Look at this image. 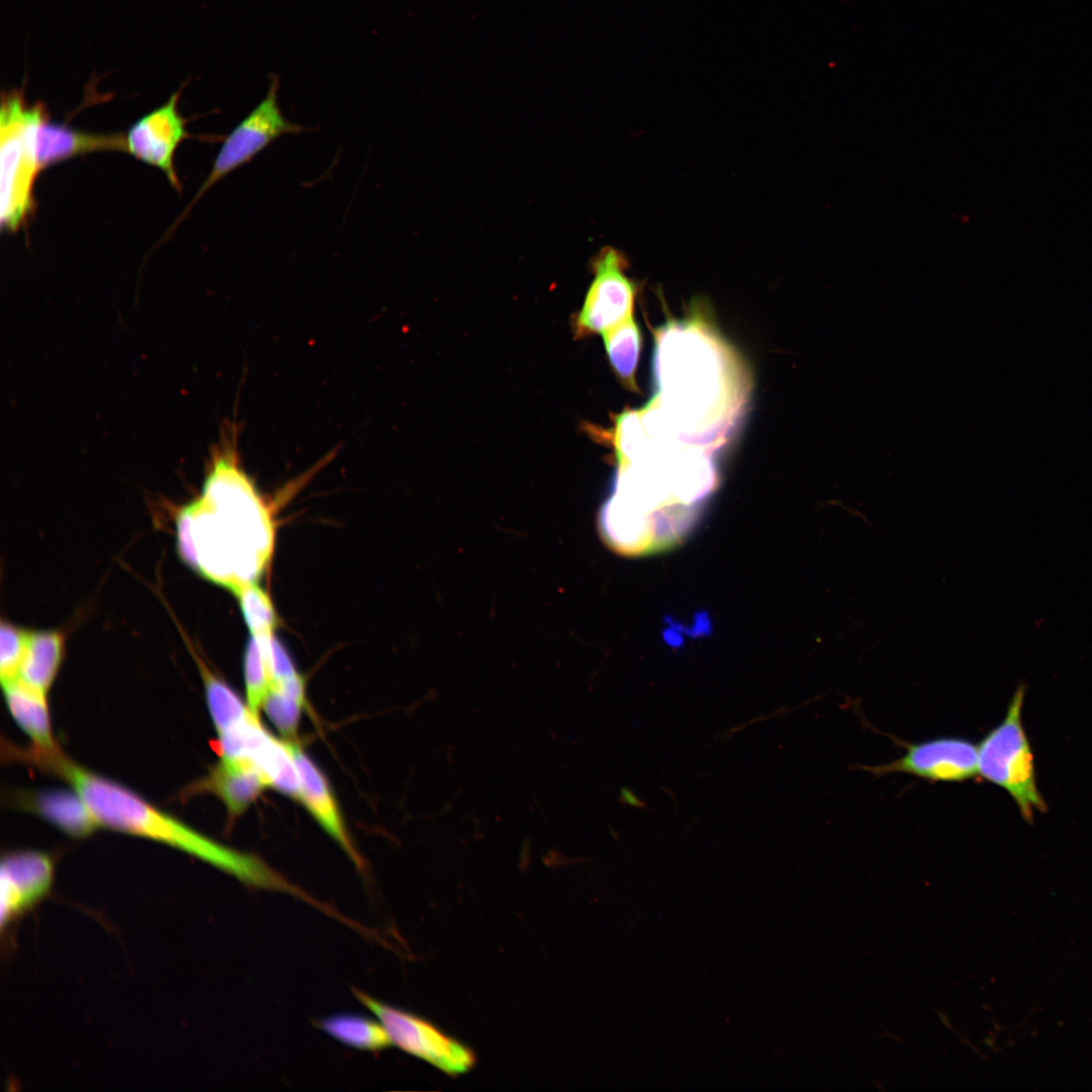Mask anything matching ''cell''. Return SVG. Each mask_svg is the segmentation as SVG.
Segmentation results:
<instances>
[{
  "label": "cell",
  "instance_id": "obj_12",
  "mask_svg": "<svg viewBox=\"0 0 1092 1092\" xmlns=\"http://www.w3.org/2000/svg\"><path fill=\"white\" fill-rule=\"evenodd\" d=\"M53 858L37 850H16L1 861V925L9 926L37 904L51 889Z\"/></svg>",
  "mask_w": 1092,
  "mask_h": 1092
},
{
  "label": "cell",
  "instance_id": "obj_22",
  "mask_svg": "<svg viewBox=\"0 0 1092 1092\" xmlns=\"http://www.w3.org/2000/svg\"><path fill=\"white\" fill-rule=\"evenodd\" d=\"M244 680L246 703L253 715L259 717L271 688V676L264 645L261 639L254 635L248 640L245 649Z\"/></svg>",
  "mask_w": 1092,
  "mask_h": 1092
},
{
  "label": "cell",
  "instance_id": "obj_2",
  "mask_svg": "<svg viewBox=\"0 0 1092 1092\" xmlns=\"http://www.w3.org/2000/svg\"><path fill=\"white\" fill-rule=\"evenodd\" d=\"M692 307L654 332V394L639 413L649 431L715 453L742 423L751 378L704 308Z\"/></svg>",
  "mask_w": 1092,
  "mask_h": 1092
},
{
  "label": "cell",
  "instance_id": "obj_24",
  "mask_svg": "<svg viewBox=\"0 0 1092 1092\" xmlns=\"http://www.w3.org/2000/svg\"><path fill=\"white\" fill-rule=\"evenodd\" d=\"M304 705L305 702L278 688L271 687L262 709L286 740H295Z\"/></svg>",
  "mask_w": 1092,
  "mask_h": 1092
},
{
  "label": "cell",
  "instance_id": "obj_3",
  "mask_svg": "<svg viewBox=\"0 0 1092 1092\" xmlns=\"http://www.w3.org/2000/svg\"><path fill=\"white\" fill-rule=\"evenodd\" d=\"M176 536L181 559L233 594L266 572L275 544L272 511L233 444L212 453L200 494L178 513Z\"/></svg>",
  "mask_w": 1092,
  "mask_h": 1092
},
{
  "label": "cell",
  "instance_id": "obj_10",
  "mask_svg": "<svg viewBox=\"0 0 1092 1092\" xmlns=\"http://www.w3.org/2000/svg\"><path fill=\"white\" fill-rule=\"evenodd\" d=\"M863 768L875 776L903 772L930 782H964L978 775V746L962 737H936L907 743L900 758Z\"/></svg>",
  "mask_w": 1092,
  "mask_h": 1092
},
{
  "label": "cell",
  "instance_id": "obj_13",
  "mask_svg": "<svg viewBox=\"0 0 1092 1092\" xmlns=\"http://www.w3.org/2000/svg\"><path fill=\"white\" fill-rule=\"evenodd\" d=\"M287 742L298 772L297 801L305 807L316 823L338 843L357 868L362 869L363 858L349 834L327 777L296 740H287Z\"/></svg>",
  "mask_w": 1092,
  "mask_h": 1092
},
{
  "label": "cell",
  "instance_id": "obj_9",
  "mask_svg": "<svg viewBox=\"0 0 1092 1092\" xmlns=\"http://www.w3.org/2000/svg\"><path fill=\"white\" fill-rule=\"evenodd\" d=\"M627 266L623 254L612 247L594 259V278L573 320L576 338L604 334L633 316L637 287L626 274Z\"/></svg>",
  "mask_w": 1092,
  "mask_h": 1092
},
{
  "label": "cell",
  "instance_id": "obj_4",
  "mask_svg": "<svg viewBox=\"0 0 1092 1092\" xmlns=\"http://www.w3.org/2000/svg\"><path fill=\"white\" fill-rule=\"evenodd\" d=\"M37 765L71 786L88 807L98 827L161 842L197 857L251 887L279 891L305 902L311 901L307 893L261 857L206 836L123 785L72 761L61 750L42 757Z\"/></svg>",
  "mask_w": 1092,
  "mask_h": 1092
},
{
  "label": "cell",
  "instance_id": "obj_14",
  "mask_svg": "<svg viewBox=\"0 0 1092 1092\" xmlns=\"http://www.w3.org/2000/svg\"><path fill=\"white\" fill-rule=\"evenodd\" d=\"M269 788L268 782L248 758L219 757L208 775L191 786L190 793L214 794L224 805L229 817L241 816Z\"/></svg>",
  "mask_w": 1092,
  "mask_h": 1092
},
{
  "label": "cell",
  "instance_id": "obj_16",
  "mask_svg": "<svg viewBox=\"0 0 1092 1092\" xmlns=\"http://www.w3.org/2000/svg\"><path fill=\"white\" fill-rule=\"evenodd\" d=\"M7 708L18 727L30 738V748L54 751L59 748L53 734L48 694L14 678L2 684Z\"/></svg>",
  "mask_w": 1092,
  "mask_h": 1092
},
{
  "label": "cell",
  "instance_id": "obj_5",
  "mask_svg": "<svg viewBox=\"0 0 1092 1092\" xmlns=\"http://www.w3.org/2000/svg\"><path fill=\"white\" fill-rule=\"evenodd\" d=\"M48 118L40 103L28 105L18 91L2 96L0 110V222L14 232L33 209V184L40 172L36 138Z\"/></svg>",
  "mask_w": 1092,
  "mask_h": 1092
},
{
  "label": "cell",
  "instance_id": "obj_6",
  "mask_svg": "<svg viewBox=\"0 0 1092 1092\" xmlns=\"http://www.w3.org/2000/svg\"><path fill=\"white\" fill-rule=\"evenodd\" d=\"M1025 693V684L1019 682L1003 720L980 741L978 772L1005 790L1023 819L1031 822L1034 812H1043L1046 806L1037 789L1033 753L1021 719Z\"/></svg>",
  "mask_w": 1092,
  "mask_h": 1092
},
{
  "label": "cell",
  "instance_id": "obj_23",
  "mask_svg": "<svg viewBox=\"0 0 1092 1092\" xmlns=\"http://www.w3.org/2000/svg\"><path fill=\"white\" fill-rule=\"evenodd\" d=\"M234 595L239 601L243 618L251 635L274 634L278 626V616L270 596L258 582L247 583Z\"/></svg>",
  "mask_w": 1092,
  "mask_h": 1092
},
{
  "label": "cell",
  "instance_id": "obj_21",
  "mask_svg": "<svg viewBox=\"0 0 1092 1092\" xmlns=\"http://www.w3.org/2000/svg\"><path fill=\"white\" fill-rule=\"evenodd\" d=\"M603 335L609 362L622 384L638 391L636 370L641 350V333L632 317L608 330Z\"/></svg>",
  "mask_w": 1092,
  "mask_h": 1092
},
{
  "label": "cell",
  "instance_id": "obj_8",
  "mask_svg": "<svg viewBox=\"0 0 1092 1092\" xmlns=\"http://www.w3.org/2000/svg\"><path fill=\"white\" fill-rule=\"evenodd\" d=\"M352 992L381 1022L391 1043L403 1052L448 1075H459L473 1067L474 1054L428 1020L388 1005L359 989L353 988Z\"/></svg>",
  "mask_w": 1092,
  "mask_h": 1092
},
{
  "label": "cell",
  "instance_id": "obj_7",
  "mask_svg": "<svg viewBox=\"0 0 1092 1092\" xmlns=\"http://www.w3.org/2000/svg\"><path fill=\"white\" fill-rule=\"evenodd\" d=\"M279 78L272 75L264 98L231 130L217 152L211 170L197 191L191 205L215 183L238 168L250 163L273 142L286 134L308 130L287 119L278 102ZM189 206V207H190Z\"/></svg>",
  "mask_w": 1092,
  "mask_h": 1092
},
{
  "label": "cell",
  "instance_id": "obj_1",
  "mask_svg": "<svg viewBox=\"0 0 1092 1092\" xmlns=\"http://www.w3.org/2000/svg\"><path fill=\"white\" fill-rule=\"evenodd\" d=\"M604 437L614 449L617 469L600 515L606 542L626 555L678 543L718 486L714 453L650 434L638 410L616 416Z\"/></svg>",
  "mask_w": 1092,
  "mask_h": 1092
},
{
  "label": "cell",
  "instance_id": "obj_18",
  "mask_svg": "<svg viewBox=\"0 0 1092 1092\" xmlns=\"http://www.w3.org/2000/svg\"><path fill=\"white\" fill-rule=\"evenodd\" d=\"M65 652V638L58 631L28 632L17 678L48 694Z\"/></svg>",
  "mask_w": 1092,
  "mask_h": 1092
},
{
  "label": "cell",
  "instance_id": "obj_19",
  "mask_svg": "<svg viewBox=\"0 0 1092 1092\" xmlns=\"http://www.w3.org/2000/svg\"><path fill=\"white\" fill-rule=\"evenodd\" d=\"M188 647L201 675L206 705L216 734L218 736L226 733L245 722L253 713L237 692L208 667L190 643Z\"/></svg>",
  "mask_w": 1092,
  "mask_h": 1092
},
{
  "label": "cell",
  "instance_id": "obj_15",
  "mask_svg": "<svg viewBox=\"0 0 1092 1092\" xmlns=\"http://www.w3.org/2000/svg\"><path fill=\"white\" fill-rule=\"evenodd\" d=\"M99 151H126L122 134L80 131L43 120L37 130L36 158L39 171L70 158Z\"/></svg>",
  "mask_w": 1092,
  "mask_h": 1092
},
{
  "label": "cell",
  "instance_id": "obj_11",
  "mask_svg": "<svg viewBox=\"0 0 1092 1092\" xmlns=\"http://www.w3.org/2000/svg\"><path fill=\"white\" fill-rule=\"evenodd\" d=\"M179 92L159 108L136 120L125 136L126 152L164 172L171 185L180 189L174 168L178 145L188 136L186 121L178 111Z\"/></svg>",
  "mask_w": 1092,
  "mask_h": 1092
},
{
  "label": "cell",
  "instance_id": "obj_17",
  "mask_svg": "<svg viewBox=\"0 0 1092 1092\" xmlns=\"http://www.w3.org/2000/svg\"><path fill=\"white\" fill-rule=\"evenodd\" d=\"M19 802L23 808L72 837H86L98 827L88 807L73 789L31 792L22 795Z\"/></svg>",
  "mask_w": 1092,
  "mask_h": 1092
},
{
  "label": "cell",
  "instance_id": "obj_25",
  "mask_svg": "<svg viewBox=\"0 0 1092 1092\" xmlns=\"http://www.w3.org/2000/svg\"><path fill=\"white\" fill-rule=\"evenodd\" d=\"M28 632L8 623L1 622L0 628V674L1 682L17 677L22 660Z\"/></svg>",
  "mask_w": 1092,
  "mask_h": 1092
},
{
  "label": "cell",
  "instance_id": "obj_20",
  "mask_svg": "<svg viewBox=\"0 0 1092 1092\" xmlns=\"http://www.w3.org/2000/svg\"><path fill=\"white\" fill-rule=\"evenodd\" d=\"M314 1026L350 1048L378 1052L391 1045L381 1022L357 1014H337L320 1018Z\"/></svg>",
  "mask_w": 1092,
  "mask_h": 1092
}]
</instances>
